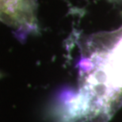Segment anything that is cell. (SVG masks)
Listing matches in <instances>:
<instances>
[{
	"mask_svg": "<svg viewBox=\"0 0 122 122\" xmlns=\"http://www.w3.org/2000/svg\"><path fill=\"white\" fill-rule=\"evenodd\" d=\"M0 22L24 33L36 31V0H0Z\"/></svg>",
	"mask_w": 122,
	"mask_h": 122,
	"instance_id": "obj_1",
	"label": "cell"
}]
</instances>
